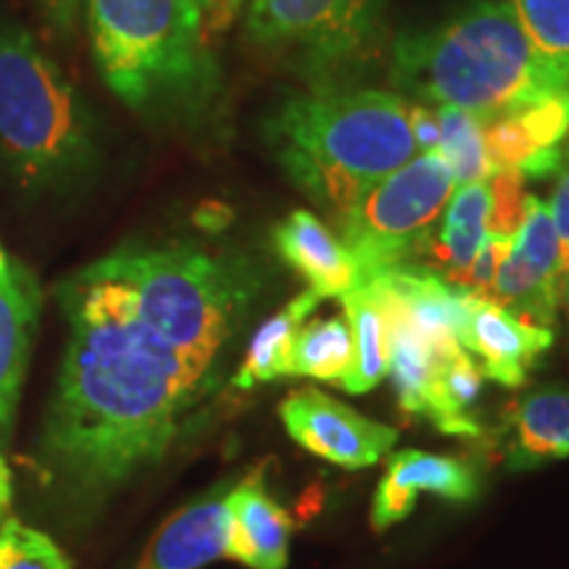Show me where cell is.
I'll list each match as a JSON object with an SVG mask.
<instances>
[{"label":"cell","instance_id":"cell-1","mask_svg":"<svg viewBox=\"0 0 569 569\" xmlns=\"http://www.w3.org/2000/svg\"><path fill=\"white\" fill-rule=\"evenodd\" d=\"M69 340L40 438V467L71 503L103 501L159 465L211 375L156 336L96 267L63 282Z\"/></svg>","mask_w":569,"mask_h":569},{"label":"cell","instance_id":"cell-2","mask_svg":"<svg viewBox=\"0 0 569 569\" xmlns=\"http://www.w3.org/2000/svg\"><path fill=\"white\" fill-rule=\"evenodd\" d=\"M272 140L290 180L338 222L417 151L407 106L382 90L325 88L290 98L274 117Z\"/></svg>","mask_w":569,"mask_h":569},{"label":"cell","instance_id":"cell-3","mask_svg":"<svg viewBox=\"0 0 569 569\" xmlns=\"http://www.w3.org/2000/svg\"><path fill=\"white\" fill-rule=\"evenodd\" d=\"M398 82L486 122L525 106L565 98L569 74L536 51L503 3H480L451 24L396 48Z\"/></svg>","mask_w":569,"mask_h":569},{"label":"cell","instance_id":"cell-4","mask_svg":"<svg viewBox=\"0 0 569 569\" xmlns=\"http://www.w3.org/2000/svg\"><path fill=\"white\" fill-rule=\"evenodd\" d=\"M92 267L122 290L156 336L206 375L243 319L256 288L243 261L188 243L122 248Z\"/></svg>","mask_w":569,"mask_h":569},{"label":"cell","instance_id":"cell-5","mask_svg":"<svg viewBox=\"0 0 569 569\" xmlns=\"http://www.w3.org/2000/svg\"><path fill=\"white\" fill-rule=\"evenodd\" d=\"M0 153L27 188H61L90 167L88 106L30 32L0 27Z\"/></svg>","mask_w":569,"mask_h":569},{"label":"cell","instance_id":"cell-6","mask_svg":"<svg viewBox=\"0 0 569 569\" xmlns=\"http://www.w3.org/2000/svg\"><path fill=\"white\" fill-rule=\"evenodd\" d=\"M103 82L132 109L188 101L209 84L198 0H88Z\"/></svg>","mask_w":569,"mask_h":569},{"label":"cell","instance_id":"cell-7","mask_svg":"<svg viewBox=\"0 0 569 569\" xmlns=\"http://www.w3.org/2000/svg\"><path fill=\"white\" fill-rule=\"evenodd\" d=\"M453 190L457 180L438 151L415 156L377 182L340 219L343 246L359 267L361 282L419 253Z\"/></svg>","mask_w":569,"mask_h":569},{"label":"cell","instance_id":"cell-8","mask_svg":"<svg viewBox=\"0 0 569 569\" xmlns=\"http://www.w3.org/2000/svg\"><path fill=\"white\" fill-rule=\"evenodd\" d=\"M380 0H251L246 32L256 46L336 67L372 40Z\"/></svg>","mask_w":569,"mask_h":569},{"label":"cell","instance_id":"cell-9","mask_svg":"<svg viewBox=\"0 0 569 569\" xmlns=\"http://www.w3.org/2000/svg\"><path fill=\"white\" fill-rule=\"evenodd\" d=\"M561 280H565L561 251L549 206L536 196H528L522 227L511 240L488 298L509 309L511 315L530 319L540 327H551L557 319Z\"/></svg>","mask_w":569,"mask_h":569},{"label":"cell","instance_id":"cell-10","mask_svg":"<svg viewBox=\"0 0 569 569\" xmlns=\"http://www.w3.org/2000/svg\"><path fill=\"white\" fill-rule=\"evenodd\" d=\"M280 417L288 436L315 457L343 469H367L386 459L398 443V430L375 422L322 390H293Z\"/></svg>","mask_w":569,"mask_h":569},{"label":"cell","instance_id":"cell-11","mask_svg":"<svg viewBox=\"0 0 569 569\" xmlns=\"http://www.w3.org/2000/svg\"><path fill=\"white\" fill-rule=\"evenodd\" d=\"M551 346V327L511 315L490 298L475 301L461 336V348L469 356H478L482 375L503 388H522Z\"/></svg>","mask_w":569,"mask_h":569},{"label":"cell","instance_id":"cell-12","mask_svg":"<svg viewBox=\"0 0 569 569\" xmlns=\"http://www.w3.org/2000/svg\"><path fill=\"white\" fill-rule=\"evenodd\" d=\"M419 493H432L453 503L475 501L480 478L467 461L427 451H398L390 457L386 475L375 490L369 522L377 532L393 528L417 507Z\"/></svg>","mask_w":569,"mask_h":569},{"label":"cell","instance_id":"cell-13","mask_svg":"<svg viewBox=\"0 0 569 569\" xmlns=\"http://www.w3.org/2000/svg\"><path fill=\"white\" fill-rule=\"evenodd\" d=\"M503 465L528 472L569 457V386H540L519 396L498 427Z\"/></svg>","mask_w":569,"mask_h":569},{"label":"cell","instance_id":"cell-14","mask_svg":"<svg viewBox=\"0 0 569 569\" xmlns=\"http://www.w3.org/2000/svg\"><path fill=\"white\" fill-rule=\"evenodd\" d=\"M234 482H222L188 503L156 530L134 569H201L227 557V496Z\"/></svg>","mask_w":569,"mask_h":569},{"label":"cell","instance_id":"cell-15","mask_svg":"<svg viewBox=\"0 0 569 569\" xmlns=\"http://www.w3.org/2000/svg\"><path fill=\"white\" fill-rule=\"evenodd\" d=\"M227 557L248 569H284L290 551V522L288 511L269 496L261 480V469L243 480H234L227 496Z\"/></svg>","mask_w":569,"mask_h":569},{"label":"cell","instance_id":"cell-16","mask_svg":"<svg viewBox=\"0 0 569 569\" xmlns=\"http://www.w3.org/2000/svg\"><path fill=\"white\" fill-rule=\"evenodd\" d=\"M42 293L34 274L11 261L0 277V440L9 436L38 332Z\"/></svg>","mask_w":569,"mask_h":569},{"label":"cell","instance_id":"cell-17","mask_svg":"<svg viewBox=\"0 0 569 569\" xmlns=\"http://www.w3.org/2000/svg\"><path fill=\"white\" fill-rule=\"evenodd\" d=\"M277 253L306 277L309 288L322 298H343L361 284L356 261L343 240L327 230L322 219L306 209L290 211L272 232Z\"/></svg>","mask_w":569,"mask_h":569},{"label":"cell","instance_id":"cell-18","mask_svg":"<svg viewBox=\"0 0 569 569\" xmlns=\"http://www.w3.org/2000/svg\"><path fill=\"white\" fill-rule=\"evenodd\" d=\"M372 284L377 303H380L382 319H386V338H388V375L393 382L403 411L409 415H427L430 403V388L436 380L438 367L443 361L438 359L430 343L419 336V330L411 322L403 303L398 301L393 290L380 280H367Z\"/></svg>","mask_w":569,"mask_h":569},{"label":"cell","instance_id":"cell-19","mask_svg":"<svg viewBox=\"0 0 569 569\" xmlns=\"http://www.w3.org/2000/svg\"><path fill=\"white\" fill-rule=\"evenodd\" d=\"M490 219V184L469 182L459 184L457 193L448 201V209L440 219L438 230L427 234L419 251L432 253L443 264V274L448 280L459 282L469 264L478 256L482 240L488 238Z\"/></svg>","mask_w":569,"mask_h":569},{"label":"cell","instance_id":"cell-20","mask_svg":"<svg viewBox=\"0 0 569 569\" xmlns=\"http://www.w3.org/2000/svg\"><path fill=\"white\" fill-rule=\"evenodd\" d=\"M322 296L315 290H303L296 296L284 309L269 317L264 325L256 330V336L248 346L243 365H240L238 375H234V388L248 390L261 386V382H274L277 377H288L290 351H293V340L301 330L306 319L315 315Z\"/></svg>","mask_w":569,"mask_h":569},{"label":"cell","instance_id":"cell-21","mask_svg":"<svg viewBox=\"0 0 569 569\" xmlns=\"http://www.w3.org/2000/svg\"><path fill=\"white\" fill-rule=\"evenodd\" d=\"M482 386H486V375L478 361L467 351H459L438 367L425 417L446 436H480L482 425L472 409L480 401Z\"/></svg>","mask_w":569,"mask_h":569},{"label":"cell","instance_id":"cell-22","mask_svg":"<svg viewBox=\"0 0 569 569\" xmlns=\"http://www.w3.org/2000/svg\"><path fill=\"white\" fill-rule=\"evenodd\" d=\"M340 301H343L346 319L353 332V369L343 388L348 393L361 396L375 390L388 375L386 319L369 282L356 284Z\"/></svg>","mask_w":569,"mask_h":569},{"label":"cell","instance_id":"cell-23","mask_svg":"<svg viewBox=\"0 0 569 569\" xmlns=\"http://www.w3.org/2000/svg\"><path fill=\"white\" fill-rule=\"evenodd\" d=\"M353 369V332L346 317H327L303 322L290 351L288 377L346 386Z\"/></svg>","mask_w":569,"mask_h":569},{"label":"cell","instance_id":"cell-24","mask_svg":"<svg viewBox=\"0 0 569 569\" xmlns=\"http://www.w3.org/2000/svg\"><path fill=\"white\" fill-rule=\"evenodd\" d=\"M440 122V148L438 153L451 169L453 180L459 184L482 182L493 174L486 156V140H482V122L475 113L457 106H438Z\"/></svg>","mask_w":569,"mask_h":569},{"label":"cell","instance_id":"cell-25","mask_svg":"<svg viewBox=\"0 0 569 569\" xmlns=\"http://www.w3.org/2000/svg\"><path fill=\"white\" fill-rule=\"evenodd\" d=\"M519 27L546 61L569 74V0H507Z\"/></svg>","mask_w":569,"mask_h":569},{"label":"cell","instance_id":"cell-26","mask_svg":"<svg viewBox=\"0 0 569 569\" xmlns=\"http://www.w3.org/2000/svg\"><path fill=\"white\" fill-rule=\"evenodd\" d=\"M0 569H71V561L51 536L6 519L0 525Z\"/></svg>","mask_w":569,"mask_h":569},{"label":"cell","instance_id":"cell-27","mask_svg":"<svg viewBox=\"0 0 569 569\" xmlns=\"http://www.w3.org/2000/svg\"><path fill=\"white\" fill-rule=\"evenodd\" d=\"M490 184V219L488 234H503V238H515L525 219V177L515 169H501L488 177Z\"/></svg>","mask_w":569,"mask_h":569},{"label":"cell","instance_id":"cell-28","mask_svg":"<svg viewBox=\"0 0 569 569\" xmlns=\"http://www.w3.org/2000/svg\"><path fill=\"white\" fill-rule=\"evenodd\" d=\"M511 240H515V238H503V234H488V238L482 240V246H480L478 256H475V261L469 264L465 277L459 280V284H465V288L472 290L475 296L488 298L490 290H493L498 269H501V261L507 259Z\"/></svg>","mask_w":569,"mask_h":569},{"label":"cell","instance_id":"cell-29","mask_svg":"<svg viewBox=\"0 0 569 569\" xmlns=\"http://www.w3.org/2000/svg\"><path fill=\"white\" fill-rule=\"evenodd\" d=\"M557 174L559 180H557V190H553L549 213H551L553 230H557V238H559L561 272H565V280H567L569 277V148H565V156H561Z\"/></svg>","mask_w":569,"mask_h":569},{"label":"cell","instance_id":"cell-30","mask_svg":"<svg viewBox=\"0 0 569 569\" xmlns=\"http://www.w3.org/2000/svg\"><path fill=\"white\" fill-rule=\"evenodd\" d=\"M409 132L415 138V146L422 153H432L440 148V122L438 111L427 109L425 103H415L407 109Z\"/></svg>","mask_w":569,"mask_h":569},{"label":"cell","instance_id":"cell-31","mask_svg":"<svg viewBox=\"0 0 569 569\" xmlns=\"http://www.w3.org/2000/svg\"><path fill=\"white\" fill-rule=\"evenodd\" d=\"M42 9H46L56 32L63 38L74 32L77 19H80V0H42Z\"/></svg>","mask_w":569,"mask_h":569},{"label":"cell","instance_id":"cell-32","mask_svg":"<svg viewBox=\"0 0 569 569\" xmlns=\"http://www.w3.org/2000/svg\"><path fill=\"white\" fill-rule=\"evenodd\" d=\"M230 219H232V213H230V209H227V206H203V209L196 213V222L209 232L222 230V227L230 222Z\"/></svg>","mask_w":569,"mask_h":569},{"label":"cell","instance_id":"cell-33","mask_svg":"<svg viewBox=\"0 0 569 569\" xmlns=\"http://www.w3.org/2000/svg\"><path fill=\"white\" fill-rule=\"evenodd\" d=\"M11 498H13L11 469H9V465H6V459L0 457V519H3L6 511H9Z\"/></svg>","mask_w":569,"mask_h":569},{"label":"cell","instance_id":"cell-34","mask_svg":"<svg viewBox=\"0 0 569 569\" xmlns=\"http://www.w3.org/2000/svg\"><path fill=\"white\" fill-rule=\"evenodd\" d=\"M240 0H219L217 6H213V24H227L230 17L234 11H238Z\"/></svg>","mask_w":569,"mask_h":569},{"label":"cell","instance_id":"cell-35","mask_svg":"<svg viewBox=\"0 0 569 569\" xmlns=\"http://www.w3.org/2000/svg\"><path fill=\"white\" fill-rule=\"evenodd\" d=\"M9 267H11V259L3 253V248H0V277L9 272Z\"/></svg>","mask_w":569,"mask_h":569},{"label":"cell","instance_id":"cell-36","mask_svg":"<svg viewBox=\"0 0 569 569\" xmlns=\"http://www.w3.org/2000/svg\"><path fill=\"white\" fill-rule=\"evenodd\" d=\"M198 3H201V9H203V6H211V0H198Z\"/></svg>","mask_w":569,"mask_h":569},{"label":"cell","instance_id":"cell-37","mask_svg":"<svg viewBox=\"0 0 569 569\" xmlns=\"http://www.w3.org/2000/svg\"><path fill=\"white\" fill-rule=\"evenodd\" d=\"M219 3V0H211V6H217Z\"/></svg>","mask_w":569,"mask_h":569},{"label":"cell","instance_id":"cell-38","mask_svg":"<svg viewBox=\"0 0 569 569\" xmlns=\"http://www.w3.org/2000/svg\"><path fill=\"white\" fill-rule=\"evenodd\" d=\"M567 288H569V277H567Z\"/></svg>","mask_w":569,"mask_h":569}]
</instances>
